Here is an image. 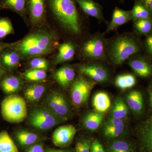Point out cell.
Listing matches in <instances>:
<instances>
[{
    "mask_svg": "<svg viewBox=\"0 0 152 152\" xmlns=\"http://www.w3.org/2000/svg\"><path fill=\"white\" fill-rule=\"evenodd\" d=\"M23 81L18 76L7 73L0 81V88L3 92L9 95L15 94L22 88Z\"/></svg>",
    "mask_w": 152,
    "mask_h": 152,
    "instance_id": "17",
    "label": "cell"
},
{
    "mask_svg": "<svg viewBox=\"0 0 152 152\" xmlns=\"http://www.w3.org/2000/svg\"><path fill=\"white\" fill-rule=\"evenodd\" d=\"M145 45L147 52L152 57V34L147 36L145 40Z\"/></svg>",
    "mask_w": 152,
    "mask_h": 152,
    "instance_id": "38",
    "label": "cell"
},
{
    "mask_svg": "<svg viewBox=\"0 0 152 152\" xmlns=\"http://www.w3.org/2000/svg\"><path fill=\"white\" fill-rule=\"evenodd\" d=\"M105 152L102 144L98 140H94L91 144V152Z\"/></svg>",
    "mask_w": 152,
    "mask_h": 152,
    "instance_id": "37",
    "label": "cell"
},
{
    "mask_svg": "<svg viewBox=\"0 0 152 152\" xmlns=\"http://www.w3.org/2000/svg\"><path fill=\"white\" fill-rule=\"evenodd\" d=\"M91 143L89 139H80L76 143L75 152H91Z\"/></svg>",
    "mask_w": 152,
    "mask_h": 152,
    "instance_id": "36",
    "label": "cell"
},
{
    "mask_svg": "<svg viewBox=\"0 0 152 152\" xmlns=\"http://www.w3.org/2000/svg\"><path fill=\"white\" fill-rule=\"evenodd\" d=\"M141 50L140 41L130 32L120 34L107 39V58L114 66L121 65Z\"/></svg>",
    "mask_w": 152,
    "mask_h": 152,
    "instance_id": "2",
    "label": "cell"
},
{
    "mask_svg": "<svg viewBox=\"0 0 152 152\" xmlns=\"http://www.w3.org/2000/svg\"><path fill=\"white\" fill-rule=\"evenodd\" d=\"M1 113L4 119L9 122H21L27 116L26 101L18 95H9L2 102Z\"/></svg>",
    "mask_w": 152,
    "mask_h": 152,
    "instance_id": "5",
    "label": "cell"
},
{
    "mask_svg": "<svg viewBox=\"0 0 152 152\" xmlns=\"http://www.w3.org/2000/svg\"><path fill=\"white\" fill-rule=\"evenodd\" d=\"M130 11L132 20L140 19H152L151 12L138 2L135 1L133 9Z\"/></svg>",
    "mask_w": 152,
    "mask_h": 152,
    "instance_id": "30",
    "label": "cell"
},
{
    "mask_svg": "<svg viewBox=\"0 0 152 152\" xmlns=\"http://www.w3.org/2000/svg\"><path fill=\"white\" fill-rule=\"evenodd\" d=\"M46 10L68 32L74 36L82 34L80 17L75 0H45Z\"/></svg>",
    "mask_w": 152,
    "mask_h": 152,
    "instance_id": "1",
    "label": "cell"
},
{
    "mask_svg": "<svg viewBox=\"0 0 152 152\" xmlns=\"http://www.w3.org/2000/svg\"><path fill=\"white\" fill-rule=\"evenodd\" d=\"M45 71L38 69H32L24 74L25 78L31 81H40L46 77Z\"/></svg>",
    "mask_w": 152,
    "mask_h": 152,
    "instance_id": "34",
    "label": "cell"
},
{
    "mask_svg": "<svg viewBox=\"0 0 152 152\" xmlns=\"http://www.w3.org/2000/svg\"><path fill=\"white\" fill-rule=\"evenodd\" d=\"M75 72L70 65L63 66L55 73L54 79L61 87L66 88L72 84L75 80Z\"/></svg>",
    "mask_w": 152,
    "mask_h": 152,
    "instance_id": "18",
    "label": "cell"
},
{
    "mask_svg": "<svg viewBox=\"0 0 152 152\" xmlns=\"http://www.w3.org/2000/svg\"><path fill=\"white\" fill-rule=\"evenodd\" d=\"M1 10H2V9H1V8H0V11H1Z\"/></svg>",
    "mask_w": 152,
    "mask_h": 152,
    "instance_id": "47",
    "label": "cell"
},
{
    "mask_svg": "<svg viewBox=\"0 0 152 152\" xmlns=\"http://www.w3.org/2000/svg\"><path fill=\"white\" fill-rule=\"evenodd\" d=\"M0 152H19L16 145L6 131L0 132Z\"/></svg>",
    "mask_w": 152,
    "mask_h": 152,
    "instance_id": "29",
    "label": "cell"
},
{
    "mask_svg": "<svg viewBox=\"0 0 152 152\" xmlns=\"http://www.w3.org/2000/svg\"><path fill=\"white\" fill-rule=\"evenodd\" d=\"M132 20L131 11L125 10L115 7L113 11L112 19L108 24L107 27L104 34L116 31L120 27Z\"/></svg>",
    "mask_w": 152,
    "mask_h": 152,
    "instance_id": "15",
    "label": "cell"
},
{
    "mask_svg": "<svg viewBox=\"0 0 152 152\" xmlns=\"http://www.w3.org/2000/svg\"><path fill=\"white\" fill-rule=\"evenodd\" d=\"M129 108L124 100L121 96L116 98L110 110V116L124 121L129 115Z\"/></svg>",
    "mask_w": 152,
    "mask_h": 152,
    "instance_id": "23",
    "label": "cell"
},
{
    "mask_svg": "<svg viewBox=\"0 0 152 152\" xmlns=\"http://www.w3.org/2000/svg\"><path fill=\"white\" fill-rule=\"evenodd\" d=\"M27 12L34 24L42 23L47 14L45 0H27Z\"/></svg>",
    "mask_w": 152,
    "mask_h": 152,
    "instance_id": "12",
    "label": "cell"
},
{
    "mask_svg": "<svg viewBox=\"0 0 152 152\" xmlns=\"http://www.w3.org/2000/svg\"><path fill=\"white\" fill-rule=\"evenodd\" d=\"M102 61H90L89 63L79 66L78 70L82 75L96 83H105L110 81V72Z\"/></svg>",
    "mask_w": 152,
    "mask_h": 152,
    "instance_id": "8",
    "label": "cell"
},
{
    "mask_svg": "<svg viewBox=\"0 0 152 152\" xmlns=\"http://www.w3.org/2000/svg\"><path fill=\"white\" fill-rule=\"evenodd\" d=\"M27 152H45L42 146L40 144H36L28 150Z\"/></svg>",
    "mask_w": 152,
    "mask_h": 152,
    "instance_id": "39",
    "label": "cell"
},
{
    "mask_svg": "<svg viewBox=\"0 0 152 152\" xmlns=\"http://www.w3.org/2000/svg\"><path fill=\"white\" fill-rule=\"evenodd\" d=\"M127 129L124 121L110 115L104 121L102 132L106 138L114 140L122 137L126 134Z\"/></svg>",
    "mask_w": 152,
    "mask_h": 152,
    "instance_id": "10",
    "label": "cell"
},
{
    "mask_svg": "<svg viewBox=\"0 0 152 152\" xmlns=\"http://www.w3.org/2000/svg\"><path fill=\"white\" fill-rule=\"evenodd\" d=\"M126 103L132 111L139 114L144 107L143 97L142 93L137 90H133L126 95Z\"/></svg>",
    "mask_w": 152,
    "mask_h": 152,
    "instance_id": "21",
    "label": "cell"
},
{
    "mask_svg": "<svg viewBox=\"0 0 152 152\" xmlns=\"http://www.w3.org/2000/svg\"><path fill=\"white\" fill-rule=\"evenodd\" d=\"M133 151L130 143L122 140H114L107 148V152H133Z\"/></svg>",
    "mask_w": 152,
    "mask_h": 152,
    "instance_id": "32",
    "label": "cell"
},
{
    "mask_svg": "<svg viewBox=\"0 0 152 152\" xmlns=\"http://www.w3.org/2000/svg\"><path fill=\"white\" fill-rule=\"evenodd\" d=\"M13 46L6 49L0 56V64L7 72L17 68L21 57Z\"/></svg>",
    "mask_w": 152,
    "mask_h": 152,
    "instance_id": "16",
    "label": "cell"
},
{
    "mask_svg": "<svg viewBox=\"0 0 152 152\" xmlns=\"http://www.w3.org/2000/svg\"><path fill=\"white\" fill-rule=\"evenodd\" d=\"M77 130L72 125H64L57 128L52 137L56 146L64 148L70 145L75 135Z\"/></svg>",
    "mask_w": 152,
    "mask_h": 152,
    "instance_id": "11",
    "label": "cell"
},
{
    "mask_svg": "<svg viewBox=\"0 0 152 152\" xmlns=\"http://www.w3.org/2000/svg\"><path fill=\"white\" fill-rule=\"evenodd\" d=\"M139 129L142 143L148 151L152 152V116L141 126Z\"/></svg>",
    "mask_w": 152,
    "mask_h": 152,
    "instance_id": "24",
    "label": "cell"
},
{
    "mask_svg": "<svg viewBox=\"0 0 152 152\" xmlns=\"http://www.w3.org/2000/svg\"><path fill=\"white\" fill-rule=\"evenodd\" d=\"M45 92V87L40 84H33L28 86L24 91L25 98L30 103L37 102Z\"/></svg>",
    "mask_w": 152,
    "mask_h": 152,
    "instance_id": "25",
    "label": "cell"
},
{
    "mask_svg": "<svg viewBox=\"0 0 152 152\" xmlns=\"http://www.w3.org/2000/svg\"><path fill=\"white\" fill-rule=\"evenodd\" d=\"M133 26L136 32L144 35L152 34V19H140L133 21Z\"/></svg>",
    "mask_w": 152,
    "mask_h": 152,
    "instance_id": "31",
    "label": "cell"
},
{
    "mask_svg": "<svg viewBox=\"0 0 152 152\" xmlns=\"http://www.w3.org/2000/svg\"></svg>",
    "mask_w": 152,
    "mask_h": 152,
    "instance_id": "48",
    "label": "cell"
},
{
    "mask_svg": "<svg viewBox=\"0 0 152 152\" xmlns=\"http://www.w3.org/2000/svg\"><path fill=\"white\" fill-rule=\"evenodd\" d=\"M29 65L32 69L46 70L49 67L48 61L43 58L36 57L33 58L30 61Z\"/></svg>",
    "mask_w": 152,
    "mask_h": 152,
    "instance_id": "35",
    "label": "cell"
},
{
    "mask_svg": "<svg viewBox=\"0 0 152 152\" xmlns=\"http://www.w3.org/2000/svg\"><path fill=\"white\" fill-rule=\"evenodd\" d=\"M92 105L95 111L104 113L111 106V101L109 95L104 91L99 92L93 98Z\"/></svg>",
    "mask_w": 152,
    "mask_h": 152,
    "instance_id": "22",
    "label": "cell"
},
{
    "mask_svg": "<svg viewBox=\"0 0 152 152\" xmlns=\"http://www.w3.org/2000/svg\"><path fill=\"white\" fill-rule=\"evenodd\" d=\"M17 42L13 43H6L0 42V56H1L2 53L5 50L8 48H10V47L15 45L17 43Z\"/></svg>",
    "mask_w": 152,
    "mask_h": 152,
    "instance_id": "40",
    "label": "cell"
},
{
    "mask_svg": "<svg viewBox=\"0 0 152 152\" xmlns=\"http://www.w3.org/2000/svg\"><path fill=\"white\" fill-rule=\"evenodd\" d=\"M46 106H38L30 112L28 121L33 127L41 131L50 129L65 121Z\"/></svg>",
    "mask_w": 152,
    "mask_h": 152,
    "instance_id": "6",
    "label": "cell"
},
{
    "mask_svg": "<svg viewBox=\"0 0 152 152\" xmlns=\"http://www.w3.org/2000/svg\"><path fill=\"white\" fill-rule=\"evenodd\" d=\"M105 34L95 33L87 38L80 47L81 55L90 61H107V39Z\"/></svg>",
    "mask_w": 152,
    "mask_h": 152,
    "instance_id": "4",
    "label": "cell"
},
{
    "mask_svg": "<svg viewBox=\"0 0 152 152\" xmlns=\"http://www.w3.org/2000/svg\"><path fill=\"white\" fill-rule=\"evenodd\" d=\"M46 152H68L65 150L49 149Z\"/></svg>",
    "mask_w": 152,
    "mask_h": 152,
    "instance_id": "43",
    "label": "cell"
},
{
    "mask_svg": "<svg viewBox=\"0 0 152 152\" xmlns=\"http://www.w3.org/2000/svg\"><path fill=\"white\" fill-rule=\"evenodd\" d=\"M128 65L133 72L142 77L146 78L151 75L152 65L142 56L134 55L128 59Z\"/></svg>",
    "mask_w": 152,
    "mask_h": 152,
    "instance_id": "13",
    "label": "cell"
},
{
    "mask_svg": "<svg viewBox=\"0 0 152 152\" xmlns=\"http://www.w3.org/2000/svg\"><path fill=\"white\" fill-rule=\"evenodd\" d=\"M56 37L50 32L40 31L32 33L17 42L14 48L21 57L32 58L51 53L55 47Z\"/></svg>",
    "mask_w": 152,
    "mask_h": 152,
    "instance_id": "3",
    "label": "cell"
},
{
    "mask_svg": "<svg viewBox=\"0 0 152 152\" xmlns=\"http://www.w3.org/2000/svg\"><path fill=\"white\" fill-rule=\"evenodd\" d=\"M137 80L132 74H122L117 76L115 80L116 86L122 90L131 88L135 86Z\"/></svg>",
    "mask_w": 152,
    "mask_h": 152,
    "instance_id": "28",
    "label": "cell"
},
{
    "mask_svg": "<svg viewBox=\"0 0 152 152\" xmlns=\"http://www.w3.org/2000/svg\"><path fill=\"white\" fill-rule=\"evenodd\" d=\"M14 33L13 26L11 20L6 17L0 18V39H4Z\"/></svg>",
    "mask_w": 152,
    "mask_h": 152,
    "instance_id": "33",
    "label": "cell"
},
{
    "mask_svg": "<svg viewBox=\"0 0 152 152\" xmlns=\"http://www.w3.org/2000/svg\"><path fill=\"white\" fill-rule=\"evenodd\" d=\"M46 107L57 115L66 121L70 116L72 110L70 104L65 95L58 91L50 93L45 99Z\"/></svg>",
    "mask_w": 152,
    "mask_h": 152,
    "instance_id": "9",
    "label": "cell"
},
{
    "mask_svg": "<svg viewBox=\"0 0 152 152\" xmlns=\"http://www.w3.org/2000/svg\"><path fill=\"white\" fill-rule=\"evenodd\" d=\"M148 94L149 95L150 105L152 107V90H149Z\"/></svg>",
    "mask_w": 152,
    "mask_h": 152,
    "instance_id": "44",
    "label": "cell"
},
{
    "mask_svg": "<svg viewBox=\"0 0 152 152\" xmlns=\"http://www.w3.org/2000/svg\"><path fill=\"white\" fill-rule=\"evenodd\" d=\"M104 114L94 111L87 113L82 119V124L87 130L94 132L103 122Z\"/></svg>",
    "mask_w": 152,
    "mask_h": 152,
    "instance_id": "20",
    "label": "cell"
},
{
    "mask_svg": "<svg viewBox=\"0 0 152 152\" xmlns=\"http://www.w3.org/2000/svg\"><path fill=\"white\" fill-rule=\"evenodd\" d=\"M15 137L18 143L23 146H28L36 142L39 140V136L35 133L25 130L17 131Z\"/></svg>",
    "mask_w": 152,
    "mask_h": 152,
    "instance_id": "27",
    "label": "cell"
},
{
    "mask_svg": "<svg viewBox=\"0 0 152 152\" xmlns=\"http://www.w3.org/2000/svg\"><path fill=\"white\" fill-rule=\"evenodd\" d=\"M0 8L3 9L2 3V0H0Z\"/></svg>",
    "mask_w": 152,
    "mask_h": 152,
    "instance_id": "45",
    "label": "cell"
},
{
    "mask_svg": "<svg viewBox=\"0 0 152 152\" xmlns=\"http://www.w3.org/2000/svg\"><path fill=\"white\" fill-rule=\"evenodd\" d=\"M81 10L87 15L101 22H107L104 18L102 6L94 0H75Z\"/></svg>",
    "mask_w": 152,
    "mask_h": 152,
    "instance_id": "14",
    "label": "cell"
},
{
    "mask_svg": "<svg viewBox=\"0 0 152 152\" xmlns=\"http://www.w3.org/2000/svg\"><path fill=\"white\" fill-rule=\"evenodd\" d=\"M3 9H8L22 17L27 13V0H2Z\"/></svg>",
    "mask_w": 152,
    "mask_h": 152,
    "instance_id": "26",
    "label": "cell"
},
{
    "mask_svg": "<svg viewBox=\"0 0 152 152\" xmlns=\"http://www.w3.org/2000/svg\"><path fill=\"white\" fill-rule=\"evenodd\" d=\"M76 46L73 43L67 42L61 44L58 47V53L55 58V64L71 61L75 54Z\"/></svg>",
    "mask_w": 152,
    "mask_h": 152,
    "instance_id": "19",
    "label": "cell"
},
{
    "mask_svg": "<svg viewBox=\"0 0 152 152\" xmlns=\"http://www.w3.org/2000/svg\"><path fill=\"white\" fill-rule=\"evenodd\" d=\"M135 1L143 5L152 13V0H135Z\"/></svg>",
    "mask_w": 152,
    "mask_h": 152,
    "instance_id": "41",
    "label": "cell"
},
{
    "mask_svg": "<svg viewBox=\"0 0 152 152\" xmlns=\"http://www.w3.org/2000/svg\"><path fill=\"white\" fill-rule=\"evenodd\" d=\"M96 84L83 76H80L76 78L72 84L71 89V98L73 104L77 107L86 104Z\"/></svg>",
    "mask_w": 152,
    "mask_h": 152,
    "instance_id": "7",
    "label": "cell"
},
{
    "mask_svg": "<svg viewBox=\"0 0 152 152\" xmlns=\"http://www.w3.org/2000/svg\"><path fill=\"white\" fill-rule=\"evenodd\" d=\"M125 0H120V2L121 3H123L124 1Z\"/></svg>",
    "mask_w": 152,
    "mask_h": 152,
    "instance_id": "46",
    "label": "cell"
},
{
    "mask_svg": "<svg viewBox=\"0 0 152 152\" xmlns=\"http://www.w3.org/2000/svg\"><path fill=\"white\" fill-rule=\"evenodd\" d=\"M7 73V71L0 64V81Z\"/></svg>",
    "mask_w": 152,
    "mask_h": 152,
    "instance_id": "42",
    "label": "cell"
}]
</instances>
